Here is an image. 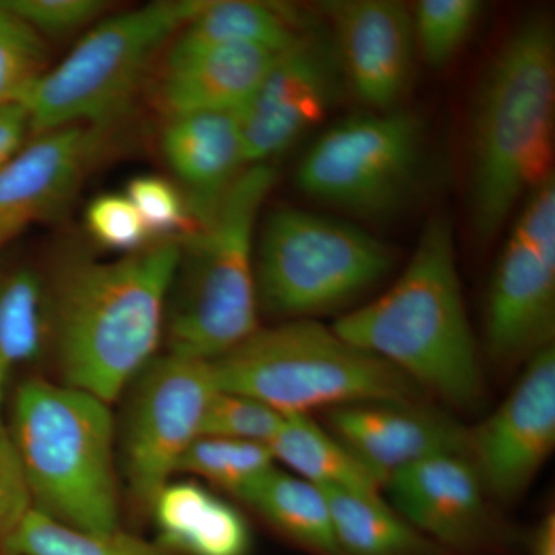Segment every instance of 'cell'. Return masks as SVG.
<instances>
[{
  "instance_id": "1",
  "label": "cell",
  "mask_w": 555,
  "mask_h": 555,
  "mask_svg": "<svg viewBox=\"0 0 555 555\" xmlns=\"http://www.w3.org/2000/svg\"><path fill=\"white\" fill-rule=\"evenodd\" d=\"M179 257L181 238L113 261L82 250L62 257L49 295L65 385L109 404L155 360Z\"/></svg>"
},
{
  "instance_id": "2",
  "label": "cell",
  "mask_w": 555,
  "mask_h": 555,
  "mask_svg": "<svg viewBox=\"0 0 555 555\" xmlns=\"http://www.w3.org/2000/svg\"><path fill=\"white\" fill-rule=\"evenodd\" d=\"M554 109V28L534 14L492 57L470 113L467 196L478 243H492L514 207L553 175Z\"/></svg>"
},
{
  "instance_id": "3",
  "label": "cell",
  "mask_w": 555,
  "mask_h": 555,
  "mask_svg": "<svg viewBox=\"0 0 555 555\" xmlns=\"http://www.w3.org/2000/svg\"><path fill=\"white\" fill-rule=\"evenodd\" d=\"M332 331L454 406H474L481 396L477 347L456 270L454 229L443 215L426 222L393 286L339 318Z\"/></svg>"
},
{
  "instance_id": "4",
  "label": "cell",
  "mask_w": 555,
  "mask_h": 555,
  "mask_svg": "<svg viewBox=\"0 0 555 555\" xmlns=\"http://www.w3.org/2000/svg\"><path fill=\"white\" fill-rule=\"evenodd\" d=\"M273 182L269 164L248 166L210 219L181 236L164 324L171 356L211 361L259 327L254 235Z\"/></svg>"
},
{
  "instance_id": "5",
  "label": "cell",
  "mask_w": 555,
  "mask_h": 555,
  "mask_svg": "<svg viewBox=\"0 0 555 555\" xmlns=\"http://www.w3.org/2000/svg\"><path fill=\"white\" fill-rule=\"evenodd\" d=\"M10 433L35 509L82 531H119L107 403L75 387L30 379L17 389Z\"/></svg>"
},
{
  "instance_id": "6",
  "label": "cell",
  "mask_w": 555,
  "mask_h": 555,
  "mask_svg": "<svg viewBox=\"0 0 555 555\" xmlns=\"http://www.w3.org/2000/svg\"><path fill=\"white\" fill-rule=\"evenodd\" d=\"M215 386L283 415L369 403H418L422 387L382 358L309 320L258 327L208 361Z\"/></svg>"
},
{
  "instance_id": "7",
  "label": "cell",
  "mask_w": 555,
  "mask_h": 555,
  "mask_svg": "<svg viewBox=\"0 0 555 555\" xmlns=\"http://www.w3.org/2000/svg\"><path fill=\"white\" fill-rule=\"evenodd\" d=\"M166 0L101 21L56 67L22 94L36 134L75 126L108 127L129 108L153 61L203 9Z\"/></svg>"
},
{
  "instance_id": "8",
  "label": "cell",
  "mask_w": 555,
  "mask_h": 555,
  "mask_svg": "<svg viewBox=\"0 0 555 555\" xmlns=\"http://www.w3.org/2000/svg\"><path fill=\"white\" fill-rule=\"evenodd\" d=\"M392 266L390 247L352 222L278 208L259 233L258 302L276 315L305 320L360 297Z\"/></svg>"
},
{
  "instance_id": "9",
  "label": "cell",
  "mask_w": 555,
  "mask_h": 555,
  "mask_svg": "<svg viewBox=\"0 0 555 555\" xmlns=\"http://www.w3.org/2000/svg\"><path fill=\"white\" fill-rule=\"evenodd\" d=\"M423 137L420 119L404 109L350 116L308 150L298 167L299 189L347 214L389 217L414 192Z\"/></svg>"
},
{
  "instance_id": "10",
  "label": "cell",
  "mask_w": 555,
  "mask_h": 555,
  "mask_svg": "<svg viewBox=\"0 0 555 555\" xmlns=\"http://www.w3.org/2000/svg\"><path fill=\"white\" fill-rule=\"evenodd\" d=\"M486 345L500 363L529 360L554 345V173L526 195L489 284Z\"/></svg>"
},
{
  "instance_id": "11",
  "label": "cell",
  "mask_w": 555,
  "mask_h": 555,
  "mask_svg": "<svg viewBox=\"0 0 555 555\" xmlns=\"http://www.w3.org/2000/svg\"><path fill=\"white\" fill-rule=\"evenodd\" d=\"M124 425V470L139 506L150 509L178 473L190 444L201 437L214 396L208 361L167 353L138 375Z\"/></svg>"
},
{
  "instance_id": "12",
  "label": "cell",
  "mask_w": 555,
  "mask_h": 555,
  "mask_svg": "<svg viewBox=\"0 0 555 555\" xmlns=\"http://www.w3.org/2000/svg\"><path fill=\"white\" fill-rule=\"evenodd\" d=\"M346 78L332 39L308 30L276 54L238 115L248 166L268 164L326 118Z\"/></svg>"
},
{
  "instance_id": "13",
  "label": "cell",
  "mask_w": 555,
  "mask_h": 555,
  "mask_svg": "<svg viewBox=\"0 0 555 555\" xmlns=\"http://www.w3.org/2000/svg\"><path fill=\"white\" fill-rule=\"evenodd\" d=\"M555 447L554 345L529 358L494 414L469 433V459L496 499L520 495Z\"/></svg>"
},
{
  "instance_id": "14",
  "label": "cell",
  "mask_w": 555,
  "mask_h": 555,
  "mask_svg": "<svg viewBox=\"0 0 555 555\" xmlns=\"http://www.w3.org/2000/svg\"><path fill=\"white\" fill-rule=\"evenodd\" d=\"M335 50L350 89L374 112L396 109L411 89L416 46L412 13L393 0H328Z\"/></svg>"
},
{
  "instance_id": "15",
  "label": "cell",
  "mask_w": 555,
  "mask_h": 555,
  "mask_svg": "<svg viewBox=\"0 0 555 555\" xmlns=\"http://www.w3.org/2000/svg\"><path fill=\"white\" fill-rule=\"evenodd\" d=\"M385 485L397 513L448 554H477L491 545L485 488L469 456H433L397 470Z\"/></svg>"
},
{
  "instance_id": "16",
  "label": "cell",
  "mask_w": 555,
  "mask_h": 555,
  "mask_svg": "<svg viewBox=\"0 0 555 555\" xmlns=\"http://www.w3.org/2000/svg\"><path fill=\"white\" fill-rule=\"evenodd\" d=\"M107 127L75 124L40 133L0 169V230L20 233L54 217L102 155Z\"/></svg>"
},
{
  "instance_id": "17",
  "label": "cell",
  "mask_w": 555,
  "mask_h": 555,
  "mask_svg": "<svg viewBox=\"0 0 555 555\" xmlns=\"http://www.w3.org/2000/svg\"><path fill=\"white\" fill-rule=\"evenodd\" d=\"M332 434L387 478L438 455L469 456V430L420 403H369L332 409Z\"/></svg>"
},
{
  "instance_id": "18",
  "label": "cell",
  "mask_w": 555,
  "mask_h": 555,
  "mask_svg": "<svg viewBox=\"0 0 555 555\" xmlns=\"http://www.w3.org/2000/svg\"><path fill=\"white\" fill-rule=\"evenodd\" d=\"M275 57L272 51L246 46L210 47L188 53L169 50L156 80V105L167 118L238 113Z\"/></svg>"
},
{
  "instance_id": "19",
  "label": "cell",
  "mask_w": 555,
  "mask_h": 555,
  "mask_svg": "<svg viewBox=\"0 0 555 555\" xmlns=\"http://www.w3.org/2000/svg\"><path fill=\"white\" fill-rule=\"evenodd\" d=\"M160 149L196 228L210 219L230 185L248 167L236 113L167 118Z\"/></svg>"
},
{
  "instance_id": "20",
  "label": "cell",
  "mask_w": 555,
  "mask_h": 555,
  "mask_svg": "<svg viewBox=\"0 0 555 555\" xmlns=\"http://www.w3.org/2000/svg\"><path fill=\"white\" fill-rule=\"evenodd\" d=\"M150 511L158 542L177 555H250L246 518L195 481L167 485Z\"/></svg>"
},
{
  "instance_id": "21",
  "label": "cell",
  "mask_w": 555,
  "mask_h": 555,
  "mask_svg": "<svg viewBox=\"0 0 555 555\" xmlns=\"http://www.w3.org/2000/svg\"><path fill=\"white\" fill-rule=\"evenodd\" d=\"M308 31L291 7L255 0H204L203 9L175 36L170 51L246 46L283 53Z\"/></svg>"
},
{
  "instance_id": "22",
  "label": "cell",
  "mask_w": 555,
  "mask_h": 555,
  "mask_svg": "<svg viewBox=\"0 0 555 555\" xmlns=\"http://www.w3.org/2000/svg\"><path fill=\"white\" fill-rule=\"evenodd\" d=\"M321 491L343 555H448L390 509L378 494L334 486Z\"/></svg>"
},
{
  "instance_id": "23",
  "label": "cell",
  "mask_w": 555,
  "mask_h": 555,
  "mask_svg": "<svg viewBox=\"0 0 555 555\" xmlns=\"http://www.w3.org/2000/svg\"><path fill=\"white\" fill-rule=\"evenodd\" d=\"M273 456L299 477L326 488L378 494L383 480L349 448L317 425L309 415H286L283 427L270 441Z\"/></svg>"
},
{
  "instance_id": "24",
  "label": "cell",
  "mask_w": 555,
  "mask_h": 555,
  "mask_svg": "<svg viewBox=\"0 0 555 555\" xmlns=\"http://www.w3.org/2000/svg\"><path fill=\"white\" fill-rule=\"evenodd\" d=\"M281 534L315 555H343L321 488L275 469L240 496Z\"/></svg>"
},
{
  "instance_id": "25",
  "label": "cell",
  "mask_w": 555,
  "mask_h": 555,
  "mask_svg": "<svg viewBox=\"0 0 555 555\" xmlns=\"http://www.w3.org/2000/svg\"><path fill=\"white\" fill-rule=\"evenodd\" d=\"M51 335L49 288L31 269L0 280V403L14 369L39 356Z\"/></svg>"
},
{
  "instance_id": "26",
  "label": "cell",
  "mask_w": 555,
  "mask_h": 555,
  "mask_svg": "<svg viewBox=\"0 0 555 555\" xmlns=\"http://www.w3.org/2000/svg\"><path fill=\"white\" fill-rule=\"evenodd\" d=\"M3 555H177L169 547L116 531H82L31 507L0 543Z\"/></svg>"
},
{
  "instance_id": "27",
  "label": "cell",
  "mask_w": 555,
  "mask_h": 555,
  "mask_svg": "<svg viewBox=\"0 0 555 555\" xmlns=\"http://www.w3.org/2000/svg\"><path fill=\"white\" fill-rule=\"evenodd\" d=\"M275 462L269 444L198 437L182 455L178 473L204 478L240 499L250 486L275 469Z\"/></svg>"
},
{
  "instance_id": "28",
  "label": "cell",
  "mask_w": 555,
  "mask_h": 555,
  "mask_svg": "<svg viewBox=\"0 0 555 555\" xmlns=\"http://www.w3.org/2000/svg\"><path fill=\"white\" fill-rule=\"evenodd\" d=\"M483 10L478 0H422L412 13L416 53L443 67L462 50Z\"/></svg>"
},
{
  "instance_id": "29",
  "label": "cell",
  "mask_w": 555,
  "mask_h": 555,
  "mask_svg": "<svg viewBox=\"0 0 555 555\" xmlns=\"http://www.w3.org/2000/svg\"><path fill=\"white\" fill-rule=\"evenodd\" d=\"M49 54L46 38L0 5V105L20 101L42 78Z\"/></svg>"
},
{
  "instance_id": "30",
  "label": "cell",
  "mask_w": 555,
  "mask_h": 555,
  "mask_svg": "<svg viewBox=\"0 0 555 555\" xmlns=\"http://www.w3.org/2000/svg\"><path fill=\"white\" fill-rule=\"evenodd\" d=\"M284 420L286 415L255 398L217 389L204 412L201 437L270 444Z\"/></svg>"
},
{
  "instance_id": "31",
  "label": "cell",
  "mask_w": 555,
  "mask_h": 555,
  "mask_svg": "<svg viewBox=\"0 0 555 555\" xmlns=\"http://www.w3.org/2000/svg\"><path fill=\"white\" fill-rule=\"evenodd\" d=\"M126 196L153 240L181 238L196 229L184 193L169 179L156 175L133 178Z\"/></svg>"
},
{
  "instance_id": "32",
  "label": "cell",
  "mask_w": 555,
  "mask_h": 555,
  "mask_svg": "<svg viewBox=\"0 0 555 555\" xmlns=\"http://www.w3.org/2000/svg\"><path fill=\"white\" fill-rule=\"evenodd\" d=\"M86 225L94 243L118 254H134L153 243L137 208L119 193H105L91 201Z\"/></svg>"
},
{
  "instance_id": "33",
  "label": "cell",
  "mask_w": 555,
  "mask_h": 555,
  "mask_svg": "<svg viewBox=\"0 0 555 555\" xmlns=\"http://www.w3.org/2000/svg\"><path fill=\"white\" fill-rule=\"evenodd\" d=\"M0 5L31 25L43 38L72 35L107 10V3L101 0H3Z\"/></svg>"
},
{
  "instance_id": "34",
  "label": "cell",
  "mask_w": 555,
  "mask_h": 555,
  "mask_svg": "<svg viewBox=\"0 0 555 555\" xmlns=\"http://www.w3.org/2000/svg\"><path fill=\"white\" fill-rule=\"evenodd\" d=\"M31 507L30 489L13 437L0 420V543Z\"/></svg>"
},
{
  "instance_id": "35",
  "label": "cell",
  "mask_w": 555,
  "mask_h": 555,
  "mask_svg": "<svg viewBox=\"0 0 555 555\" xmlns=\"http://www.w3.org/2000/svg\"><path fill=\"white\" fill-rule=\"evenodd\" d=\"M31 131L30 113L20 101L0 105V169L24 149Z\"/></svg>"
},
{
  "instance_id": "36",
  "label": "cell",
  "mask_w": 555,
  "mask_h": 555,
  "mask_svg": "<svg viewBox=\"0 0 555 555\" xmlns=\"http://www.w3.org/2000/svg\"><path fill=\"white\" fill-rule=\"evenodd\" d=\"M529 555H555L554 513H547L532 531L531 539H529Z\"/></svg>"
},
{
  "instance_id": "37",
  "label": "cell",
  "mask_w": 555,
  "mask_h": 555,
  "mask_svg": "<svg viewBox=\"0 0 555 555\" xmlns=\"http://www.w3.org/2000/svg\"><path fill=\"white\" fill-rule=\"evenodd\" d=\"M16 235L17 232H11V230H0V247H2L3 244L9 243V241L14 238Z\"/></svg>"
}]
</instances>
